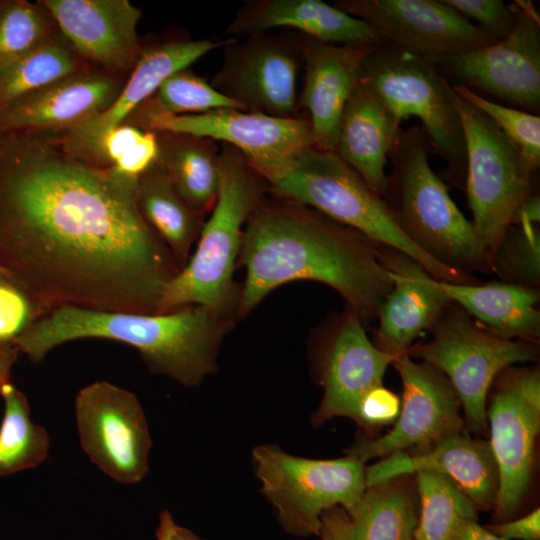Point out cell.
<instances>
[{
    "mask_svg": "<svg viewBox=\"0 0 540 540\" xmlns=\"http://www.w3.org/2000/svg\"><path fill=\"white\" fill-rule=\"evenodd\" d=\"M137 179L63 132L0 129V266L42 314H158L180 271L137 204Z\"/></svg>",
    "mask_w": 540,
    "mask_h": 540,
    "instance_id": "1",
    "label": "cell"
},
{
    "mask_svg": "<svg viewBox=\"0 0 540 540\" xmlns=\"http://www.w3.org/2000/svg\"><path fill=\"white\" fill-rule=\"evenodd\" d=\"M239 261L245 279L237 319L274 289L310 280L333 288L368 327L392 288L381 244L311 207L279 197H265L250 215Z\"/></svg>",
    "mask_w": 540,
    "mask_h": 540,
    "instance_id": "2",
    "label": "cell"
},
{
    "mask_svg": "<svg viewBox=\"0 0 540 540\" xmlns=\"http://www.w3.org/2000/svg\"><path fill=\"white\" fill-rule=\"evenodd\" d=\"M234 321L200 305L163 314L60 306L32 322L13 344L38 363L68 342L113 340L135 348L151 372L195 387L217 370L219 346Z\"/></svg>",
    "mask_w": 540,
    "mask_h": 540,
    "instance_id": "3",
    "label": "cell"
},
{
    "mask_svg": "<svg viewBox=\"0 0 540 540\" xmlns=\"http://www.w3.org/2000/svg\"><path fill=\"white\" fill-rule=\"evenodd\" d=\"M220 185L196 249L166 285L159 304L163 314L200 305L237 319L241 285L234 280L245 225L269 192V184L235 148L224 144L218 155Z\"/></svg>",
    "mask_w": 540,
    "mask_h": 540,
    "instance_id": "4",
    "label": "cell"
},
{
    "mask_svg": "<svg viewBox=\"0 0 540 540\" xmlns=\"http://www.w3.org/2000/svg\"><path fill=\"white\" fill-rule=\"evenodd\" d=\"M430 152L420 126L401 129L389 153L392 168L382 199L400 230L436 261L471 275L489 272L472 223L431 168Z\"/></svg>",
    "mask_w": 540,
    "mask_h": 540,
    "instance_id": "5",
    "label": "cell"
},
{
    "mask_svg": "<svg viewBox=\"0 0 540 540\" xmlns=\"http://www.w3.org/2000/svg\"><path fill=\"white\" fill-rule=\"evenodd\" d=\"M275 197L311 207L373 241L420 263L436 280L471 284L475 275L449 268L415 245L397 226L382 197L335 151H304L290 170L269 187Z\"/></svg>",
    "mask_w": 540,
    "mask_h": 540,
    "instance_id": "6",
    "label": "cell"
},
{
    "mask_svg": "<svg viewBox=\"0 0 540 540\" xmlns=\"http://www.w3.org/2000/svg\"><path fill=\"white\" fill-rule=\"evenodd\" d=\"M429 331L431 339L413 344L406 354L447 377L458 396L465 426L485 435L487 399L493 382L510 366L536 361L539 342L497 336L452 301Z\"/></svg>",
    "mask_w": 540,
    "mask_h": 540,
    "instance_id": "7",
    "label": "cell"
},
{
    "mask_svg": "<svg viewBox=\"0 0 540 540\" xmlns=\"http://www.w3.org/2000/svg\"><path fill=\"white\" fill-rule=\"evenodd\" d=\"M380 95L396 120L417 117L430 150L446 163L445 176L465 186L466 143L454 91L429 60L387 43L365 58L362 77Z\"/></svg>",
    "mask_w": 540,
    "mask_h": 540,
    "instance_id": "8",
    "label": "cell"
},
{
    "mask_svg": "<svg viewBox=\"0 0 540 540\" xmlns=\"http://www.w3.org/2000/svg\"><path fill=\"white\" fill-rule=\"evenodd\" d=\"M466 143L465 189L475 239L491 272L493 254L520 203L534 192L533 171L482 111L454 92Z\"/></svg>",
    "mask_w": 540,
    "mask_h": 540,
    "instance_id": "9",
    "label": "cell"
},
{
    "mask_svg": "<svg viewBox=\"0 0 540 540\" xmlns=\"http://www.w3.org/2000/svg\"><path fill=\"white\" fill-rule=\"evenodd\" d=\"M252 456L263 495L296 536L318 535L326 510L339 506L350 512L366 489L364 463L351 455L309 459L260 445Z\"/></svg>",
    "mask_w": 540,
    "mask_h": 540,
    "instance_id": "10",
    "label": "cell"
},
{
    "mask_svg": "<svg viewBox=\"0 0 540 540\" xmlns=\"http://www.w3.org/2000/svg\"><path fill=\"white\" fill-rule=\"evenodd\" d=\"M136 125L154 133L183 134L224 142L238 150L269 184L281 179L296 159L315 147L308 120L281 118L239 109L169 116L135 110Z\"/></svg>",
    "mask_w": 540,
    "mask_h": 540,
    "instance_id": "11",
    "label": "cell"
},
{
    "mask_svg": "<svg viewBox=\"0 0 540 540\" xmlns=\"http://www.w3.org/2000/svg\"><path fill=\"white\" fill-rule=\"evenodd\" d=\"M487 423L498 470L494 503L499 518L512 515L528 491L540 431V371L513 365L490 388Z\"/></svg>",
    "mask_w": 540,
    "mask_h": 540,
    "instance_id": "12",
    "label": "cell"
},
{
    "mask_svg": "<svg viewBox=\"0 0 540 540\" xmlns=\"http://www.w3.org/2000/svg\"><path fill=\"white\" fill-rule=\"evenodd\" d=\"M81 447L90 461L121 484H136L149 472L152 439L137 396L107 381L83 387L75 398Z\"/></svg>",
    "mask_w": 540,
    "mask_h": 540,
    "instance_id": "13",
    "label": "cell"
},
{
    "mask_svg": "<svg viewBox=\"0 0 540 540\" xmlns=\"http://www.w3.org/2000/svg\"><path fill=\"white\" fill-rule=\"evenodd\" d=\"M509 5L516 22L505 39L429 61L470 89L536 112L540 108L539 14L532 1Z\"/></svg>",
    "mask_w": 540,
    "mask_h": 540,
    "instance_id": "14",
    "label": "cell"
},
{
    "mask_svg": "<svg viewBox=\"0 0 540 540\" xmlns=\"http://www.w3.org/2000/svg\"><path fill=\"white\" fill-rule=\"evenodd\" d=\"M403 387L399 415L383 436L365 439L347 451L361 462L404 452L423 451L440 439L464 431L458 396L447 377L426 362H416L405 353L392 364Z\"/></svg>",
    "mask_w": 540,
    "mask_h": 540,
    "instance_id": "15",
    "label": "cell"
},
{
    "mask_svg": "<svg viewBox=\"0 0 540 540\" xmlns=\"http://www.w3.org/2000/svg\"><path fill=\"white\" fill-rule=\"evenodd\" d=\"M230 44L211 85L243 111L298 117L300 40L295 43L285 36L261 33Z\"/></svg>",
    "mask_w": 540,
    "mask_h": 540,
    "instance_id": "16",
    "label": "cell"
},
{
    "mask_svg": "<svg viewBox=\"0 0 540 540\" xmlns=\"http://www.w3.org/2000/svg\"><path fill=\"white\" fill-rule=\"evenodd\" d=\"M334 5L368 23L385 43L427 60L496 42L442 0H339Z\"/></svg>",
    "mask_w": 540,
    "mask_h": 540,
    "instance_id": "17",
    "label": "cell"
},
{
    "mask_svg": "<svg viewBox=\"0 0 540 540\" xmlns=\"http://www.w3.org/2000/svg\"><path fill=\"white\" fill-rule=\"evenodd\" d=\"M318 357L323 397L311 423L320 426L335 417L355 422L364 396L380 385L397 355L378 349L357 313L346 306L324 326Z\"/></svg>",
    "mask_w": 540,
    "mask_h": 540,
    "instance_id": "18",
    "label": "cell"
},
{
    "mask_svg": "<svg viewBox=\"0 0 540 540\" xmlns=\"http://www.w3.org/2000/svg\"><path fill=\"white\" fill-rule=\"evenodd\" d=\"M57 28L83 59L110 73L134 68L142 51L141 10L128 0H41Z\"/></svg>",
    "mask_w": 540,
    "mask_h": 540,
    "instance_id": "19",
    "label": "cell"
},
{
    "mask_svg": "<svg viewBox=\"0 0 540 540\" xmlns=\"http://www.w3.org/2000/svg\"><path fill=\"white\" fill-rule=\"evenodd\" d=\"M304 85L299 106L309 114L315 148L335 151L344 107L378 45H340L300 38ZM381 45V44H380Z\"/></svg>",
    "mask_w": 540,
    "mask_h": 540,
    "instance_id": "20",
    "label": "cell"
},
{
    "mask_svg": "<svg viewBox=\"0 0 540 540\" xmlns=\"http://www.w3.org/2000/svg\"><path fill=\"white\" fill-rule=\"evenodd\" d=\"M123 86L110 72L74 73L1 106L0 129L69 131L108 109Z\"/></svg>",
    "mask_w": 540,
    "mask_h": 540,
    "instance_id": "21",
    "label": "cell"
},
{
    "mask_svg": "<svg viewBox=\"0 0 540 540\" xmlns=\"http://www.w3.org/2000/svg\"><path fill=\"white\" fill-rule=\"evenodd\" d=\"M392 288L381 304L374 345L383 352L405 353L436 323L449 298L426 269L406 254L381 245Z\"/></svg>",
    "mask_w": 540,
    "mask_h": 540,
    "instance_id": "22",
    "label": "cell"
},
{
    "mask_svg": "<svg viewBox=\"0 0 540 540\" xmlns=\"http://www.w3.org/2000/svg\"><path fill=\"white\" fill-rule=\"evenodd\" d=\"M420 470L435 471L450 478L476 509L494 506L498 470L488 440L472 438L461 431L440 439L415 455L405 452L389 455L365 468L366 487Z\"/></svg>",
    "mask_w": 540,
    "mask_h": 540,
    "instance_id": "23",
    "label": "cell"
},
{
    "mask_svg": "<svg viewBox=\"0 0 540 540\" xmlns=\"http://www.w3.org/2000/svg\"><path fill=\"white\" fill-rule=\"evenodd\" d=\"M220 44L212 40H181L143 51L113 104L75 128L63 132L66 139L74 148L88 154L107 131L125 123L169 76L187 69Z\"/></svg>",
    "mask_w": 540,
    "mask_h": 540,
    "instance_id": "24",
    "label": "cell"
},
{
    "mask_svg": "<svg viewBox=\"0 0 540 540\" xmlns=\"http://www.w3.org/2000/svg\"><path fill=\"white\" fill-rule=\"evenodd\" d=\"M400 125L380 95L361 78L344 107L335 152L380 197Z\"/></svg>",
    "mask_w": 540,
    "mask_h": 540,
    "instance_id": "25",
    "label": "cell"
},
{
    "mask_svg": "<svg viewBox=\"0 0 540 540\" xmlns=\"http://www.w3.org/2000/svg\"><path fill=\"white\" fill-rule=\"evenodd\" d=\"M282 27L331 44L385 43L368 23L321 0H263L248 4L238 12L229 31L251 36Z\"/></svg>",
    "mask_w": 540,
    "mask_h": 540,
    "instance_id": "26",
    "label": "cell"
},
{
    "mask_svg": "<svg viewBox=\"0 0 540 540\" xmlns=\"http://www.w3.org/2000/svg\"><path fill=\"white\" fill-rule=\"evenodd\" d=\"M436 282L450 301L462 307L487 331L503 338L539 342L540 289L501 281Z\"/></svg>",
    "mask_w": 540,
    "mask_h": 540,
    "instance_id": "27",
    "label": "cell"
},
{
    "mask_svg": "<svg viewBox=\"0 0 540 540\" xmlns=\"http://www.w3.org/2000/svg\"><path fill=\"white\" fill-rule=\"evenodd\" d=\"M137 204L141 215L183 268L204 224L181 198L160 162L137 178Z\"/></svg>",
    "mask_w": 540,
    "mask_h": 540,
    "instance_id": "28",
    "label": "cell"
},
{
    "mask_svg": "<svg viewBox=\"0 0 540 540\" xmlns=\"http://www.w3.org/2000/svg\"><path fill=\"white\" fill-rule=\"evenodd\" d=\"M158 161L185 203L202 217L213 209L220 185L219 153L212 140L156 133Z\"/></svg>",
    "mask_w": 540,
    "mask_h": 540,
    "instance_id": "29",
    "label": "cell"
},
{
    "mask_svg": "<svg viewBox=\"0 0 540 540\" xmlns=\"http://www.w3.org/2000/svg\"><path fill=\"white\" fill-rule=\"evenodd\" d=\"M410 475L367 486L348 512L351 540H412L417 525Z\"/></svg>",
    "mask_w": 540,
    "mask_h": 540,
    "instance_id": "30",
    "label": "cell"
},
{
    "mask_svg": "<svg viewBox=\"0 0 540 540\" xmlns=\"http://www.w3.org/2000/svg\"><path fill=\"white\" fill-rule=\"evenodd\" d=\"M0 395L4 414L0 425V476H8L42 464L48 457L50 437L30 417L26 396L10 381Z\"/></svg>",
    "mask_w": 540,
    "mask_h": 540,
    "instance_id": "31",
    "label": "cell"
},
{
    "mask_svg": "<svg viewBox=\"0 0 540 540\" xmlns=\"http://www.w3.org/2000/svg\"><path fill=\"white\" fill-rule=\"evenodd\" d=\"M414 474L421 510L412 540H451L461 520L476 519V507L450 478L430 470Z\"/></svg>",
    "mask_w": 540,
    "mask_h": 540,
    "instance_id": "32",
    "label": "cell"
},
{
    "mask_svg": "<svg viewBox=\"0 0 540 540\" xmlns=\"http://www.w3.org/2000/svg\"><path fill=\"white\" fill-rule=\"evenodd\" d=\"M69 43L56 35L45 45L0 70V107L31 91L87 70Z\"/></svg>",
    "mask_w": 540,
    "mask_h": 540,
    "instance_id": "33",
    "label": "cell"
},
{
    "mask_svg": "<svg viewBox=\"0 0 540 540\" xmlns=\"http://www.w3.org/2000/svg\"><path fill=\"white\" fill-rule=\"evenodd\" d=\"M57 25L39 3L0 1V70L48 43Z\"/></svg>",
    "mask_w": 540,
    "mask_h": 540,
    "instance_id": "34",
    "label": "cell"
},
{
    "mask_svg": "<svg viewBox=\"0 0 540 540\" xmlns=\"http://www.w3.org/2000/svg\"><path fill=\"white\" fill-rule=\"evenodd\" d=\"M137 109L169 116L201 114L218 109L241 110L233 100L187 69L169 76Z\"/></svg>",
    "mask_w": 540,
    "mask_h": 540,
    "instance_id": "35",
    "label": "cell"
},
{
    "mask_svg": "<svg viewBox=\"0 0 540 540\" xmlns=\"http://www.w3.org/2000/svg\"><path fill=\"white\" fill-rule=\"evenodd\" d=\"M501 282L540 288V231L538 226H510L491 261Z\"/></svg>",
    "mask_w": 540,
    "mask_h": 540,
    "instance_id": "36",
    "label": "cell"
},
{
    "mask_svg": "<svg viewBox=\"0 0 540 540\" xmlns=\"http://www.w3.org/2000/svg\"><path fill=\"white\" fill-rule=\"evenodd\" d=\"M453 91L466 102L487 115L518 148L533 171L540 166V117L486 99L462 84L452 85Z\"/></svg>",
    "mask_w": 540,
    "mask_h": 540,
    "instance_id": "37",
    "label": "cell"
},
{
    "mask_svg": "<svg viewBox=\"0 0 540 540\" xmlns=\"http://www.w3.org/2000/svg\"><path fill=\"white\" fill-rule=\"evenodd\" d=\"M41 316L33 300L11 278L0 281V343L13 342Z\"/></svg>",
    "mask_w": 540,
    "mask_h": 540,
    "instance_id": "38",
    "label": "cell"
},
{
    "mask_svg": "<svg viewBox=\"0 0 540 540\" xmlns=\"http://www.w3.org/2000/svg\"><path fill=\"white\" fill-rule=\"evenodd\" d=\"M479 28L494 41L505 39L513 30L515 13L502 0H442Z\"/></svg>",
    "mask_w": 540,
    "mask_h": 540,
    "instance_id": "39",
    "label": "cell"
},
{
    "mask_svg": "<svg viewBox=\"0 0 540 540\" xmlns=\"http://www.w3.org/2000/svg\"><path fill=\"white\" fill-rule=\"evenodd\" d=\"M400 407L398 396L380 385L362 399L356 423L367 430L390 424L396 421Z\"/></svg>",
    "mask_w": 540,
    "mask_h": 540,
    "instance_id": "40",
    "label": "cell"
},
{
    "mask_svg": "<svg viewBox=\"0 0 540 540\" xmlns=\"http://www.w3.org/2000/svg\"><path fill=\"white\" fill-rule=\"evenodd\" d=\"M487 529L506 540H539L540 510L536 508L517 520L489 526Z\"/></svg>",
    "mask_w": 540,
    "mask_h": 540,
    "instance_id": "41",
    "label": "cell"
},
{
    "mask_svg": "<svg viewBox=\"0 0 540 540\" xmlns=\"http://www.w3.org/2000/svg\"><path fill=\"white\" fill-rule=\"evenodd\" d=\"M318 536L322 540H351L350 520L339 506L326 510L321 516Z\"/></svg>",
    "mask_w": 540,
    "mask_h": 540,
    "instance_id": "42",
    "label": "cell"
},
{
    "mask_svg": "<svg viewBox=\"0 0 540 540\" xmlns=\"http://www.w3.org/2000/svg\"><path fill=\"white\" fill-rule=\"evenodd\" d=\"M540 222V197L535 191L527 196L515 210L511 226H536Z\"/></svg>",
    "mask_w": 540,
    "mask_h": 540,
    "instance_id": "43",
    "label": "cell"
},
{
    "mask_svg": "<svg viewBox=\"0 0 540 540\" xmlns=\"http://www.w3.org/2000/svg\"><path fill=\"white\" fill-rule=\"evenodd\" d=\"M451 540H506L491 533L487 528L480 526L473 519L461 520Z\"/></svg>",
    "mask_w": 540,
    "mask_h": 540,
    "instance_id": "44",
    "label": "cell"
},
{
    "mask_svg": "<svg viewBox=\"0 0 540 540\" xmlns=\"http://www.w3.org/2000/svg\"><path fill=\"white\" fill-rule=\"evenodd\" d=\"M18 353L19 350L13 342L0 343V390L3 384L10 381L11 370Z\"/></svg>",
    "mask_w": 540,
    "mask_h": 540,
    "instance_id": "45",
    "label": "cell"
},
{
    "mask_svg": "<svg viewBox=\"0 0 540 540\" xmlns=\"http://www.w3.org/2000/svg\"><path fill=\"white\" fill-rule=\"evenodd\" d=\"M175 522L168 511H163L160 514L159 525L157 528L158 540H172L175 529Z\"/></svg>",
    "mask_w": 540,
    "mask_h": 540,
    "instance_id": "46",
    "label": "cell"
},
{
    "mask_svg": "<svg viewBox=\"0 0 540 540\" xmlns=\"http://www.w3.org/2000/svg\"><path fill=\"white\" fill-rule=\"evenodd\" d=\"M172 540H202V539L196 536L192 531L184 527H180L176 525L173 536H172Z\"/></svg>",
    "mask_w": 540,
    "mask_h": 540,
    "instance_id": "47",
    "label": "cell"
},
{
    "mask_svg": "<svg viewBox=\"0 0 540 540\" xmlns=\"http://www.w3.org/2000/svg\"><path fill=\"white\" fill-rule=\"evenodd\" d=\"M10 278L8 273L0 266V281Z\"/></svg>",
    "mask_w": 540,
    "mask_h": 540,
    "instance_id": "48",
    "label": "cell"
}]
</instances>
